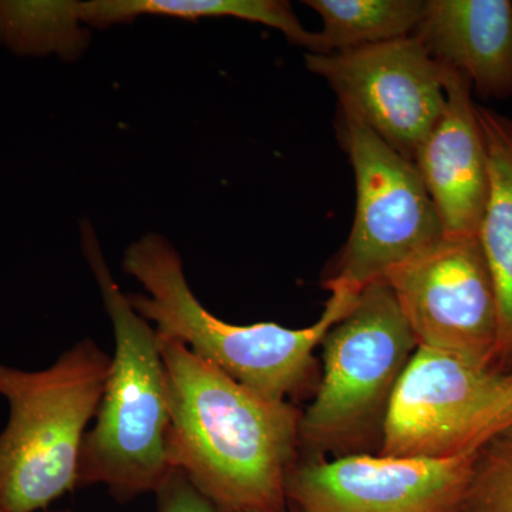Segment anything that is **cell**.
I'll return each mask as SVG.
<instances>
[{
    "label": "cell",
    "mask_w": 512,
    "mask_h": 512,
    "mask_svg": "<svg viewBox=\"0 0 512 512\" xmlns=\"http://www.w3.org/2000/svg\"><path fill=\"white\" fill-rule=\"evenodd\" d=\"M480 451L453 457L298 458L286 478L288 510L463 512Z\"/></svg>",
    "instance_id": "obj_9"
},
{
    "label": "cell",
    "mask_w": 512,
    "mask_h": 512,
    "mask_svg": "<svg viewBox=\"0 0 512 512\" xmlns=\"http://www.w3.org/2000/svg\"><path fill=\"white\" fill-rule=\"evenodd\" d=\"M490 171L480 241L498 299V339L491 369L512 372V119L476 104Z\"/></svg>",
    "instance_id": "obj_13"
},
{
    "label": "cell",
    "mask_w": 512,
    "mask_h": 512,
    "mask_svg": "<svg viewBox=\"0 0 512 512\" xmlns=\"http://www.w3.org/2000/svg\"><path fill=\"white\" fill-rule=\"evenodd\" d=\"M323 20L315 53L343 52L412 36L426 9L424 0H308Z\"/></svg>",
    "instance_id": "obj_15"
},
{
    "label": "cell",
    "mask_w": 512,
    "mask_h": 512,
    "mask_svg": "<svg viewBox=\"0 0 512 512\" xmlns=\"http://www.w3.org/2000/svg\"><path fill=\"white\" fill-rule=\"evenodd\" d=\"M340 116L355 171L356 214L325 286L359 295L439 245L444 229L413 161L397 153L352 109L340 106Z\"/></svg>",
    "instance_id": "obj_6"
},
{
    "label": "cell",
    "mask_w": 512,
    "mask_h": 512,
    "mask_svg": "<svg viewBox=\"0 0 512 512\" xmlns=\"http://www.w3.org/2000/svg\"><path fill=\"white\" fill-rule=\"evenodd\" d=\"M111 356L92 339L37 372L0 362L9 420L0 434V512H36L77 487L87 426L99 412Z\"/></svg>",
    "instance_id": "obj_4"
},
{
    "label": "cell",
    "mask_w": 512,
    "mask_h": 512,
    "mask_svg": "<svg viewBox=\"0 0 512 512\" xmlns=\"http://www.w3.org/2000/svg\"><path fill=\"white\" fill-rule=\"evenodd\" d=\"M323 375L299 421L305 458L366 453L382 441L394 393L416 353L412 329L384 281L366 286L322 342Z\"/></svg>",
    "instance_id": "obj_5"
},
{
    "label": "cell",
    "mask_w": 512,
    "mask_h": 512,
    "mask_svg": "<svg viewBox=\"0 0 512 512\" xmlns=\"http://www.w3.org/2000/svg\"><path fill=\"white\" fill-rule=\"evenodd\" d=\"M82 249L116 345L96 423L83 439L77 487L104 485L111 498L128 503L156 494L173 471L167 456L170 420L163 353L156 329L111 275L89 222L82 224Z\"/></svg>",
    "instance_id": "obj_3"
},
{
    "label": "cell",
    "mask_w": 512,
    "mask_h": 512,
    "mask_svg": "<svg viewBox=\"0 0 512 512\" xmlns=\"http://www.w3.org/2000/svg\"><path fill=\"white\" fill-rule=\"evenodd\" d=\"M74 20L94 26L127 22L141 15L165 18H237L281 30L296 45L315 50L316 33L308 32L288 2L279 0H94L69 2Z\"/></svg>",
    "instance_id": "obj_14"
},
{
    "label": "cell",
    "mask_w": 512,
    "mask_h": 512,
    "mask_svg": "<svg viewBox=\"0 0 512 512\" xmlns=\"http://www.w3.org/2000/svg\"><path fill=\"white\" fill-rule=\"evenodd\" d=\"M305 60L338 94L340 106L410 161L443 113V64L417 36L328 55L309 52Z\"/></svg>",
    "instance_id": "obj_10"
},
{
    "label": "cell",
    "mask_w": 512,
    "mask_h": 512,
    "mask_svg": "<svg viewBox=\"0 0 512 512\" xmlns=\"http://www.w3.org/2000/svg\"><path fill=\"white\" fill-rule=\"evenodd\" d=\"M383 281L419 348L493 365L498 299L480 237H444Z\"/></svg>",
    "instance_id": "obj_8"
},
{
    "label": "cell",
    "mask_w": 512,
    "mask_h": 512,
    "mask_svg": "<svg viewBox=\"0 0 512 512\" xmlns=\"http://www.w3.org/2000/svg\"><path fill=\"white\" fill-rule=\"evenodd\" d=\"M156 495L158 512H217L180 470L171 471Z\"/></svg>",
    "instance_id": "obj_17"
},
{
    "label": "cell",
    "mask_w": 512,
    "mask_h": 512,
    "mask_svg": "<svg viewBox=\"0 0 512 512\" xmlns=\"http://www.w3.org/2000/svg\"><path fill=\"white\" fill-rule=\"evenodd\" d=\"M123 269L147 292L131 293L128 299L158 336L181 343L235 382L278 402H289L305 389L315 349L359 296L329 289L325 311L308 328L289 329L274 322L232 325L198 301L181 256L161 235L146 234L133 242L124 252Z\"/></svg>",
    "instance_id": "obj_2"
},
{
    "label": "cell",
    "mask_w": 512,
    "mask_h": 512,
    "mask_svg": "<svg viewBox=\"0 0 512 512\" xmlns=\"http://www.w3.org/2000/svg\"><path fill=\"white\" fill-rule=\"evenodd\" d=\"M414 36L484 99L512 97V2L427 0Z\"/></svg>",
    "instance_id": "obj_12"
},
{
    "label": "cell",
    "mask_w": 512,
    "mask_h": 512,
    "mask_svg": "<svg viewBox=\"0 0 512 512\" xmlns=\"http://www.w3.org/2000/svg\"><path fill=\"white\" fill-rule=\"evenodd\" d=\"M463 512H512V429L478 453Z\"/></svg>",
    "instance_id": "obj_16"
},
{
    "label": "cell",
    "mask_w": 512,
    "mask_h": 512,
    "mask_svg": "<svg viewBox=\"0 0 512 512\" xmlns=\"http://www.w3.org/2000/svg\"><path fill=\"white\" fill-rule=\"evenodd\" d=\"M512 429V372L417 348L394 393L376 453H477Z\"/></svg>",
    "instance_id": "obj_7"
},
{
    "label": "cell",
    "mask_w": 512,
    "mask_h": 512,
    "mask_svg": "<svg viewBox=\"0 0 512 512\" xmlns=\"http://www.w3.org/2000/svg\"><path fill=\"white\" fill-rule=\"evenodd\" d=\"M443 72V113L412 161L439 214L444 237H478L490 198L487 150L470 80L447 64Z\"/></svg>",
    "instance_id": "obj_11"
},
{
    "label": "cell",
    "mask_w": 512,
    "mask_h": 512,
    "mask_svg": "<svg viewBox=\"0 0 512 512\" xmlns=\"http://www.w3.org/2000/svg\"><path fill=\"white\" fill-rule=\"evenodd\" d=\"M289 511V510H288ZM289 512H292V511H289Z\"/></svg>",
    "instance_id": "obj_19"
},
{
    "label": "cell",
    "mask_w": 512,
    "mask_h": 512,
    "mask_svg": "<svg viewBox=\"0 0 512 512\" xmlns=\"http://www.w3.org/2000/svg\"><path fill=\"white\" fill-rule=\"evenodd\" d=\"M49 512H72V511H66V510H64V511H49Z\"/></svg>",
    "instance_id": "obj_18"
},
{
    "label": "cell",
    "mask_w": 512,
    "mask_h": 512,
    "mask_svg": "<svg viewBox=\"0 0 512 512\" xmlns=\"http://www.w3.org/2000/svg\"><path fill=\"white\" fill-rule=\"evenodd\" d=\"M160 338L167 456L217 512H286L302 412L266 399L175 340Z\"/></svg>",
    "instance_id": "obj_1"
}]
</instances>
